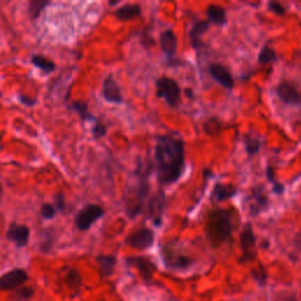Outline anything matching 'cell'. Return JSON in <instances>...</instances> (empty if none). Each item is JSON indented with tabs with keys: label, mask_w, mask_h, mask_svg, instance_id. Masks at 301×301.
Returning <instances> with one entry per match:
<instances>
[{
	"label": "cell",
	"mask_w": 301,
	"mask_h": 301,
	"mask_svg": "<svg viewBox=\"0 0 301 301\" xmlns=\"http://www.w3.org/2000/svg\"><path fill=\"white\" fill-rule=\"evenodd\" d=\"M237 193L238 190L235 186L218 182V184H215L213 186L212 192H211V201L221 202L229 200V199L233 198L234 195H237Z\"/></svg>",
	"instance_id": "17"
},
{
	"label": "cell",
	"mask_w": 301,
	"mask_h": 301,
	"mask_svg": "<svg viewBox=\"0 0 301 301\" xmlns=\"http://www.w3.org/2000/svg\"><path fill=\"white\" fill-rule=\"evenodd\" d=\"M65 280H66L68 286H71L72 288H79L81 286V276L78 271L76 270L68 271V273L65 276Z\"/></svg>",
	"instance_id": "29"
},
{
	"label": "cell",
	"mask_w": 301,
	"mask_h": 301,
	"mask_svg": "<svg viewBox=\"0 0 301 301\" xmlns=\"http://www.w3.org/2000/svg\"><path fill=\"white\" fill-rule=\"evenodd\" d=\"M19 100H20V103L24 104V105H28V106H33V105L36 104V99H32V98L23 96V95L19 97Z\"/></svg>",
	"instance_id": "38"
},
{
	"label": "cell",
	"mask_w": 301,
	"mask_h": 301,
	"mask_svg": "<svg viewBox=\"0 0 301 301\" xmlns=\"http://www.w3.org/2000/svg\"><path fill=\"white\" fill-rule=\"evenodd\" d=\"M207 19L210 23H213L217 26H223L227 23V13L226 10L220 5L210 4L206 9Z\"/></svg>",
	"instance_id": "20"
},
{
	"label": "cell",
	"mask_w": 301,
	"mask_h": 301,
	"mask_svg": "<svg viewBox=\"0 0 301 301\" xmlns=\"http://www.w3.org/2000/svg\"><path fill=\"white\" fill-rule=\"evenodd\" d=\"M141 14V6L139 4H126L119 9L115 11V15L117 19L121 22H127V20H133Z\"/></svg>",
	"instance_id": "21"
},
{
	"label": "cell",
	"mask_w": 301,
	"mask_h": 301,
	"mask_svg": "<svg viewBox=\"0 0 301 301\" xmlns=\"http://www.w3.org/2000/svg\"><path fill=\"white\" fill-rule=\"evenodd\" d=\"M221 123L217 118H211L204 124V129L207 134H215L220 131Z\"/></svg>",
	"instance_id": "30"
},
{
	"label": "cell",
	"mask_w": 301,
	"mask_h": 301,
	"mask_svg": "<svg viewBox=\"0 0 301 301\" xmlns=\"http://www.w3.org/2000/svg\"><path fill=\"white\" fill-rule=\"evenodd\" d=\"M157 97L164 98L171 108L178 107L181 101V88L174 79L167 76H161L156 80Z\"/></svg>",
	"instance_id": "5"
},
{
	"label": "cell",
	"mask_w": 301,
	"mask_h": 301,
	"mask_svg": "<svg viewBox=\"0 0 301 301\" xmlns=\"http://www.w3.org/2000/svg\"><path fill=\"white\" fill-rule=\"evenodd\" d=\"M154 233L148 227H142L137 230L126 238V243L137 250H146L153 245Z\"/></svg>",
	"instance_id": "11"
},
{
	"label": "cell",
	"mask_w": 301,
	"mask_h": 301,
	"mask_svg": "<svg viewBox=\"0 0 301 301\" xmlns=\"http://www.w3.org/2000/svg\"><path fill=\"white\" fill-rule=\"evenodd\" d=\"M272 184V191H273V193L278 194V195H281L285 192V187L284 185L280 182L278 179H274V180L271 181Z\"/></svg>",
	"instance_id": "36"
},
{
	"label": "cell",
	"mask_w": 301,
	"mask_h": 301,
	"mask_svg": "<svg viewBox=\"0 0 301 301\" xmlns=\"http://www.w3.org/2000/svg\"><path fill=\"white\" fill-rule=\"evenodd\" d=\"M166 206H167V198L166 193L162 190L157 191L146 205V214L150 219L154 226L160 227L162 223V215L165 213Z\"/></svg>",
	"instance_id": "6"
},
{
	"label": "cell",
	"mask_w": 301,
	"mask_h": 301,
	"mask_svg": "<svg viewBox=\"0 0 301 301\" xmlns=\"http://www.w3.org/2000/svg\"><path fill=\"white\" fill-rule=\"evenodd\" d=\"M140 42H141L142 45H144L145 48H150L152 46H154V45H156V42H154V39L152 38V35L149 34V30H148V28H146V27H145L144 32L141 33Z\"/></svg>",
	"instance_id": "34"
},
{
	"label": "cell",
	"mask_w": 301,
	"mask_h": 301,
	"mask_svg": "<svg viewBox=\"0 0 301 301\" xmlns=\"http://www.w3.org/2000/svg\"><path fill=\"white\" fill-rule=\"evenodd\" d=\"M54 207H55L57 211H63L65 209V198L62 193L57 194Z\"/></svg>",
	"instance_id": "37"
},
{
	"label": "cell",
	"mask_w": 301,
	"mask_h": 301,
	"mask_svg": "<svg viewBox=\"0 0 301 301\" xmlns=\"http://www.w3.org/2000/svg\"><path fill=\"white\" fill-rule=\"evenodd\" d=\"M185 141L178 133L158 134L154 146V162L159 184L177 182L185 172Z\"/></svg>",
	"instance_id": "2"
},
{
	"label": "cell",
	"mask_w": 301,
	"mask_h": 301,
	"mask_svg": "<svg viewBox=\"0 0 301 301\" xmlns=\"http://www.w3.org/2000/svg\"><path fill=\"white\" fill-rule=\"evenodd\" d=\"M2 194H3V187H2V184H0V200H2Z\"/></svg>",
	"instance_id": "41"
},
{
	"label": "cell",
	"mask_w": 301,
	"mask_h": 301,
	"mask_svg": "<svg viewBox=\"0 0 301 301\" xmlns=\"http://www.w3.org/2000/svg\"><path fill=\"white\" fill-rule=\"evenodd\" d=\"M276 96L288 106H301V91L295 84L288 80L280 81L276 86Z\"/></svg>",
	"instance_id": "10"
},
{
	"label": "cell",
	"mask_w": 301,
	"mask_h": 301,
	"mask_svg": "<svg viewBox=\"0 0 301 301\" xmlns=\"http://www.w3.org/2000/svg\"><path fill=\"white\" fill-rule=\"evenodd\" d=\"M48 4H50V2H47V0H33V2H31L28 12H30L32 20L38 19L39 15L42 14V12Z\"/></svg>",
	"instance_id": "27"
},
{
	"label": "cell",
	"mask_w": 301,
	"mask_h": 301,
	"mask_svg": "<svg viewBox=\"0 0 301 301\" xmlns=\"http://www.w3.org/2000/svg\"><path fill=\"white\" fill-rule=\"evenodd\" d=\"M96 260L98 265H99L101 275L106 278V276L113 274L117 262V260L113 255H99V257H97Z\"/></svg>",
	"instance_id": "23"
},
{
	"label": "cell",
	"mask_w": 301,
	"mask_h": 301,
	"mask_svg": "<svg viewBox=\"0 0 301 301\" xmlns=\"http://www.w3.org/2000/svg\"><path fill=\"white\" fill-rule=\"evenodd\" d=\"M103 96L108 103L117 104V105L123 103L124 98H123V95H121V89L116 81V79L113 78L112 76H108L107 78L104 80Z\"/></svg>",
	"instance_id": "15"
},
{
	"label": "cell",
	"mask_w": 301,
	"mask_h": 301,
	"mask_svg": "<svg viewBox=\"0 0 301 301\" xmlns=\"http://www.w3.org/2000/svg\"><path fill=\"white\" fill-rule=\"evenodd\" d=\"M160 47L164 53L167 55L168 59H172L173 55L177 53L178 38L174 32L168 28L161 32L160 34Z\"/></svg>",
	"instance_id": "16"
},
{
	"label": "cell",
	"mask_w": 301,
	"mask_h": 301,
	"mask_svg": "<svg viewBox=\"0 0 301 301\" xmlns=\"http://www.w3.org/2000/svg\"><path fill=\"white\" fill-rule=\"evenodd\" d=\"M34 294V290L32 287H20L15 292V295L20 300H28Z\"/></svg>",
	"instance_id": "32"
},
{
	"label": "cell",
	"mask_w": 301,
	"mask_h": 301,
	"mask_svg": "<svg viewBox=\"0 0 301 301\" xmlns=\"http://www.w3.org/2000/svg\"><path fill=\"white\" fill-rule=\"evenodd\" d=\"M209 74L227 89H233L235 81L229 68L219 63H212L207 67Z\"/></svg>",
	"instance_id": "13"
},
{
	"label": "cell",
	"mask_w": 301,
	"mask_h": 301,
	"mask_svg": "<svg viewBox=\"0 0 301 301\" xmlns=\"http://www.w3.org/2000/svg\"><path fill=\"white\" fill-rule=\"evenodd\" d=\"M32 63L45 73H51L55 70V64L51 59L42 54H35L32 57Z\"/></svg>",
	"instance_id": "25"
},
{
	"label": "cell",
	"mask_w": 301,
	"mask_h": 301,
	"mask_svg": "<svg viewBox=\"0 0 301 301\" xmlns=\"http://www.w3.org/2000/svg\"><path fill=\"white\" fill-rule=\"evenodd\" d=\"M275 301H299V300L296 299L294 295L285 294V295H279L278 298L275 299Z\"/></svg>",
	"instance_id": "39"
},
{
	"label": "cell",
	"mask_w": 301,
	"mask_h": 301,
	"mask_svg": "<svg viewBox=\"0 0 301 301\" xmlns=\"http://www.w3.org/2000/svg\"><path fill=\"white\" fill-rule=\"evenodd\" d=\"M126 261H127L128 265L138 268L145 279L150 278V275H152L154 268H156L153 264L150 262L147 258L133 257V258H128L127 260H126Z\"/></svg>",
	"instance_id": "22"
},
{
	"label": "cell",
	"mask_w": 301,
	"mask_h": 301,
	"mask_svg": "<svg viewBox=\"0 0 301 301\" xmlns=\"http://www.w3.org/2000/svg\"><path fill=\"white\" fill-rule=\"evenodd\" d=\"M105 214V210L99 205H87L76 217V226L79 231H87L96 221Z\"/></svg>",
	"instance_id": "9"
},
{
	"label": "cell",
	"mask_w": 301,
	"mask_h": 301,
	"mask_svg": "<svg viewBox=\"0 0 301 301\" xmlns=\"http://www.w3.org/2000/svg\"><path fill=\"white\" fill-rule=\"evenodd\" d=\"M73 108L76 109L77 112L79 113V116L81 117V119L85 120V121H88V120H97L95 116L91 115V112L88 111V107L86 103H81V101H76V103H73Z\"/></svg>",
	"instance_id": "28"
},
{
	"label": "cell",
	"mask_w": 301,
	"mask_h": 301,
	"mask_svg": "<svg viewBox=\"0 0 301 301\" xmlns=\"http://www.w3.org/2000/svg\"><path fill=\"white\" fill-rule=\"evenodd\" d=\"M162 255H164V260L170 267L174 268H185L192 264V260L174 252L170 245H166L162 251Z\"/></svg>",
	"instance_id": "18"
},
{
	"label": "cell",
	"mask_w": 301,
	"mask_h": 301,
	"mask_svg": "<svg viewBox=\"0 0 301 301\" xmlns=\"http://www.w3.org/2000/svg\"><path fill=\"white\" fill-rule=\"evenodd\" d=\"M278 60V55H276V52L272 48L270 45L265 44L264 47L260 51V53L258 55V62L261 65H267L271 63H274Z\"/></svg>",
	"instance_id": "26"
},
{
	"label": "cell",
	"mask_w": 301,
	"mask_h": 301,
	"mask_svg": "<svg viewBox=\"0 0 301 301\" xmlns=\"http://www.w3.org/2000/svg\"><path fill=\"white\" fill-rule=\"evenodd\" d=\"M28 280L27 273L24 270L15 268L0 276V290L11 291L25 284Z\"/></svg>",
	"instance_id": "12"
},
{
	"label": "cell",
	"mask_w": 301,
	"mask_h": 301,
	"mask_svg": "<svg viewBox=\"0 0 301 301\" xmlns=\"http://www.w3.org/2000/svg\"><path fill=\"white\" fill-rule=\"evenodd\" d=\"M233 232L232 212L229 209H213L207 214L206 235L212 247H219L231 238Z\"/></svg>",
	"instance_id": "4"
},
{
	"label": "cell",
	"mask_w": 301,
	"mask_h": 301,
	"mask_svg": "<svg viewBox=\"0 0 301 301\" xmlns=\"http://www.w3.org/2000/svg\"><path fill=\"white\" fill-rule=\"evenodd\" d=\"M267 7L268 10L271 12H273L275 15H278V17H284L285 14H286V9H285V6L283 5L281 3H278V2H270L267 4Z\"/></svg>",
	"instance_id": "31"
},
{
	"label": "cell",
	"mask_w": 301,
	"mask_h": 301,
	"mask_svg": "<svg viewBox=\"0 0 301 301\" xmlns=\"http://www.w3.org/2000/svg\"><path fill=\"white\" fill-rule=\"evenodd\" d=\"M243 145H245L246 153L250 157L257 156L261 148V141H260L259 137L253 136L252 133H246L243 136Z\"/></svg>",
	"instance_id": "24"
},
{
	"label": "cell",
	"mask_w": 301,
	"mask_h": 301,
	"mask_svg": "<svg viewBox=\"0 0 301 301\" xmlns=\"http://www.w3.org/2000/svg\"><path fill=\"white\" fill-rule=\"evenodd\" d=\"M149 173H150V164L144 165L139 161L138 168L136 171L137 181L136 184L129 187L127 198H126V211H127L128 217L133 219L137 215L142 212V209L145 206V201L149 193Z\"/></svg>",
	"instance_id": "3"
},
{
	"label": "cell",
	"mask_w": 301,
	"mask_h": 301,
	"mask_svg": "<svg viewBox=\"0 0 301 301\" xmlns=\"http://www.w3.org/2000/svg\"><path fill=\"white\" fill-rule=\"evenodd\" d=\"M57 214V210L54 206H52L50 204H46V205H43L42 207V215L45 219H53Z\"/></svg>",
	"instance_id": "35"
},
{
	"label": "cell",
	"mask_w": 301,
	"mask_h": 301,
	"mask_svg": "<svg viewBox=\"0 0 301 301\" xmlns=\"http://www.w3.org/2000/svg\"><path fill=\"white\" fill-rule=\"evenodd\" d=\"M210 24L211 23L209 20H198V22H195L192 27H191L189 39L191 46H192L194 50H199V48L204 47V42H202L201 36L209 31Z\"/></svg>",
	"instance_id": "14"
},
{
	"label": "cell",
	"mask_w": 301,
	"mask_h": 301,
	"mask_svg": "<svg viewBox=\"0 0 301 301\" xmlns=\"http://www.w3.org/2000/svg\"><path fill=\"white\" fill-rule=\"evenodd\" d=\"M295 243H298V246L301 247V233H299L298 235H296V238H295Z\"/></svg>",
	"instance_id": "40"
},
{
	"label": "cell",
	"mask_w": 301,
	"mask_h": 301,
	"mask_svg": "<svg viewBox=\"0 0 301 301\" xmlns=\"http://www.w3.org/2000/svg\"><path fill=\"white\" fill-rule=\"evenodd\" d=\"M106 126L101 123V121L96 120V124L93 126V137H95L96 139H100V138H103L105 134H106Z\"/></svg>",
	"instance_id": "33"
},
{
	"label": "cell",
	"mask_w": 301,
	"mask_h": 301,
	"mask_svg": "<svg viewBox=\"0 0 301 301\" xmlns=\"http://www.w3.org/2000/svg\"><path fill=\"white\" fill-rule=\"evenodd\" d=\"M246 204L248 207V213L252 217H257L268 209L270 199H268V195L262 186L252 187L246 197Z\"/></svg>",
	"instance_id": "7"
},
{
	"label": "cell",
	"mask_w": 301,
	"mask_h": 301,
	"mask_svg": "<svg viewBox=\"0 0 301 301\" xmlns=\"http://www.w3.org/2000/svg\"><path fill=\"white\" fill-rule=\"evenodd\" d=\"M255 243H257V238H255L253 226L252 223L247 222L243 226V229L240 233V247H241L242 257L240 261H251L257 257V251H255Z\"/></svg>",
	"instance_id": "8"
},
{
	"label": "cell",
	"mask_w": 301,
	"mask_h": 301,
	"mask_svg": "<svg viewBox=\"0 0 301 301\" xmlns=\"http://www.w3.org/2000/svg\"><path fill=\"white\" fill-rule=\"evenodd\" d=\"M92 4L81 2H50L39 15L38 28L45 39L68 44L78 39L87 28L88 9Z\"/></svg>",
	"instance_id": "1"
},
{
	"label": "cell",
	"mask_w": 301,
	"mask_h": 301,
	"mask_svg": "<svg viewBox=\"0 0 301 301\" xmlns=\"http://www.w3.org/2000/svg\"><path fill=\"white\" fill-rule=\"evenodd\" d=\"M7 239L13 241L19 247L26 246L30 239V229L27 226L13 223L7 231Z\"/></svg>",
	"instance_id": "19"
}]
</instances>
